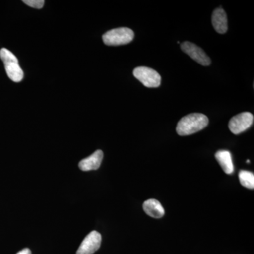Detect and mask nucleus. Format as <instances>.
Masks as SVG:
<instances>
[{"label":"nucleus","mask_w":254,"mask_h":254,"mask_svg":"<svg viewBox=\"0 0 254 254\" xmlns=\"http://www.w3.org/2000/svg\"><path fill=\"white\" fill-rule=\"evenodd\" d=\"M215 158L220 166L227 175H231L234 172V165L232 155L230 151L225 150H218L215 153Z\"/></svg>","instance_id":"9b49d317"},{"label":"nucleus","mask_w":254,"mask_h":254,"mask_svg":"<svg viewBox=\"0 0 254 254\" xmlns=\"http://www.w3.org/2000/svg\"><path fill=\"white\" fill-rule=\"evenodd\" d=\"M101 235L97 231L91 232L80 245L76 254H93L99 250L101 245Z\"/></svg>","instance_id":"0eeeda50"},{"label":"nucleus","mask_w":254,"mask_h":254,"mask_svg":"<svg viewBox=\"0 0 254 254\" xmlns=\"http://www.w3.org/2000/svg\"><path fill=\"white\" fill-rule=\"evenodd\" d=\"M212 23L217 33L224 34L227 31V14L225 10L222 8H217L214 10L212 15Z\"/></svg>","instance_id":"1a4fd4ad"},{"label":"nucleus","mask_w":254,"mask_h":254,"mask_svg":"<svg viewBox=\"0 0 254 254\" xmlns=\"http://www.w3.org/2000/svg\"><path fill=\"white\" fill-rule=\"evenodd\" d=\"M239 178L242 186L250 190H254V175L253 173L246 170H241L239 173Z\"/></svg>","instance_id":"f8f14e48"},{"label":"nucleus","mask_w":254,"mask_h":254,"mask_svg":"<svg viewBox=\"0 0 254 254\" xmlns=\"http://www.w3.org/2000/svg\"><path fill=\"white\" fill-rule=\"evenodd\" d=\"M0 58L4 63L5 70L10 79L16 83L22 81L23 70L18 64L16 57L9 50L2 48L0 50Z\"/></svg>","instance_id":"f03ea898"},{"label":"nucleus","mask_w":254,"mask_h":254,"mask_svg":"<svg viewBox=\"0 0 254 254\" xmlns=\"http://www.w3.org/2000/svg\"><path fill=\"white\" fill-rule=\"evenodd\" d=\"M143 210L147 215L153 218H161L165 215V210L158 200H145L143 205Z\"/></svg>","instance_id":"9d476101"},{"label":"nucleus","mask_w":254,"mask_h":254,"mask_svg":"<svg viewBox=\"0 0 254 254\" xmlns=\"http://www.w3.org/2000/svg\"><path fill=\"white\" fill-rule=\"evenodd\" d=\"M134 38V33L128 28H118L105 33L103 36V42L109 46H123L131 43Z\"/></svg>","instance_id":"7ed1b4c3"},{"label":"nucleus","mask_w":254,"mask_h":254,"mask_svg":"<svg viewBox=\"0 0 254 254\" xmlns=\"http://www.w3.org/2000/svg\"><path fill=\"white\" fill-rule=\"evenodd\" d=\"M23 2L31 7L38 9H42L45 4L43 0H23Z\"/></svg>","instance_id":"ddd939ff"},{"label":"nucleus","mask_w":254,"mask_h":254,"mask_svg":"<svg viewBox=\"0 0 254 254\" xmlns=\"http://www.w3.org/2000/svg\"><path fill=\"white\" fill-rule=\"evenodd\" d=\"M16 254H31V251L29 249H23V250L20 251Z\"/></svg>","instance_id":"4468645a"},{"label":"nucleus","mask_w":254,"mask_h":254,"mask_svg":"<svg viewBox=\"0 0 254 254\" xmlns=\"http://www.w3.org/2000/svg\"><path fill=\"white\" fill-rule=\"evenodd\" d=\"M181 49L184 53H186L190 58L202 66H209L211 63L210 58L203 49L190 42L186 41L182 43Z\"/></svg>","instance_id":"423d86ee"},{"label":"nucleus","mask_w":254,"mask_h":254,"mask_svg":"<svg viewBox=\"0 0 254 254\" xmlns=\"http://www.w3.org/2000/svg\"><path fill=\"white\" fill-rule=\"evenodd\" d=\"M133 76L148 88H157L161 83V76L153 68L139 66L133 70Z\"/></svg>","instance_id":"20e7f679"},{"label":"nucleus","mask_w":254,"mask_h":254,"mask_svg":"<svg viewBox=\"0 0 254 254\" xmlns=\"http://www.w3.org/2000/svg\"><path fill=\"white\" fill-rule=\"evenodd\" d=\"M208 123V118L203 114H190L182 118L177 124V133L180 136L193 134L205 128Z\"/></svg>","instance_id":"f257e3e1"},{"label":"nucleus","mask_w":254,"mask_h":254,"mask_svg":"<svg viewBox=\"0 0 254 254\" xmlns=\"http://www.w3.org/2000/svg\"><path fill=\"white\" fill-rule=\"evenodd\" d=\"M254 119V115L249 112L239 114L229 122V128L234 134H240L252 127Z\"/></svg>","instance_id":"39448f33"},{"label":"nucleus","mask_w":254,"mask_h":254,"mask_svg":"<svg viewBox=\"0 0 254 254\" xmlns=\"http://www.w3.org/2000/svg\"><path fill=\"white\" fill-rule=\"evenodd\" d=\"M103 159V153L101 150H98L88 158L83 159L78 164L80 170L88 172L96 170L100 168Z\"/></svg>","instance_id":"6e6552de"}]
</instances>
